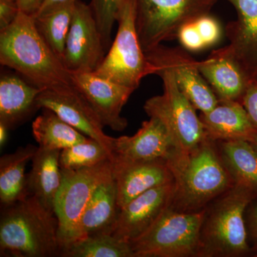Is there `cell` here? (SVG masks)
I'll return each instance as SVG.
<instances>
[{
	"label": "cell",
	"mask_w": 257,
	"mask_h": 257,
	"mask_svg": "<svg viewBox=\"0 0 257 257\" xmlns=\"http://www.w3.org/2000/svg\"><path fill=\"white\" fill-rule=\"evenodd\" d=\"M167 162L175 177V194L170 207L176 211L204 210L234 185L217 144L209 138L190 151L180 150Z\"/></svg>",
	"instance_id": "obj_1"
},
{
	"label": "cell",
	"mask_w": 257,
	"mask_h": 257,
	"mask_svg": "<svg viewBox=\"0 0 257 257\" xmlns=\"http://www.w3.org/2000/svg\"><path fill=\"white\" fill-rule=\"evenodd\" d=\"M0 63L38 87L72 85L71 72L40 35L34 17L20 11L8 28L0 30Z\"/></svg>",
	"instance_id": "obj_2"
},
{
	"label": "cell",
	"mask_w": 257,
	"mask_h": 257,
	"mask_svg": "<svg viewBox=\"0 0 257 257\" xmlns=\"http://www.w3.org/2000/svg\"><path fill=\"white\" fill-rule=\"evenodd\" d=\"M62 256L59 221L33 195L2 207L0 216V256Z\"/></svg>",
	"instance_id": "obj_3"
},
{
	"label": "cell",
	"mask_w": 257,
	"mask_h": 257,
	"mask_svg": "<svg viewBox=\"0 0 257 257\" xmlns=\"http://www.w3.org/2000/svg\"><path fill=\"white\" fill-rule=\"evenodd\" d=\"M256 199L242 184L234 185L205 208L199 234L197 257L257 256V246L251 245L245 213Z\"/></svg>",
	"instance_id": "obj_4"
},
{
	"label": "cell",
	"mask_w": 257,
	"mask_h": 257,
	"mask_svg": "<svg viewBox=\"0 0 257 257\" xmlns=\"http://www.w3.org/2000/svg\"><path fill=\"white\" fill-rule=\"evenodd\" d=\"M137 0H123L116 15L118 30L104 60L94 71L101 77L134 90L144 77L155 74L139 39Z\"/></svg>",
	"instance_id": "obj_5"
},
{
	"label": "cell",
	"mask_w": 257,
	"mask_h": 257,
	"mask_svg": "<svg viewBox=\"0 0 257 257\" xmlns=\"http://www.w3.org/2000/svg\"><path fill=\"white\" fill-rule=\"evenodd\" d=\"M204 210L166 209L150 229L130 242L135 257H197Z\"/></svg>",
	"instance_id": "obj_6"
},
{
	"label": "cell",
	"mask_w": 257,
	"mask_h": 257,
	"mask_svg": "<svg viewBox=\"0 0 257 257\" xmlns=\"http://www.w3.org/2000/svg\"><path fill=\"white\" fill-rule=\"evenodd\" d=\"M217 0H137L136 26L144 52L177 38L179 30L209 15Z\"/></svg>",
	"instance_id": "obj_7"
},
{
	"label": "cell",
	"mask_w": 257,
	"mask_h": 257,
	"mask_svg": "<svg viewBox=\"0 0 257 257\" xmlns=\"http://www.w3.org/2000/svg\"><path fill=\"white\" fill-rule=\"evenodd\" d=\"M155 74L163 81L164 92L145 102V112L165 125L181 150L190 151L207 138L197 109L179 89L170 71L157 69Z\"/></svg>",
	"instance_id": "obj_8"
},
{
	"label": "cell",
	"mask_w": 257,
	"mask_h": 257,
	"mask_svg": "<svg viewBox=\"0 0 257 257\" xmlns=\"http://www.w3.org/2000/svg\"><path fill=\"white\" fill-rule=\"evenodd\" d=\"M62 185L56 198L55 211L58 218L63 254L78 240L79 221L93 192L99 184L112 175V161L80 170H62Z\"/></svg>",
	"instance_id": "obj_9"
},
{
	"label": "cell",
	"mask_w": 257,
	"mask_h": 257,
	"mask_svg": "<svg viewBox=\"0 0 257 257\" xmlns=\"http://www.w3.org/2000/svg\"><path fill=\"white\" fill-rule=\"evenodd\" d=\"M145 54L155 72L162 69L173 74L179 89L197 110L209 112L219 104V99L198 69V61L183 49L160 45Z\"/></svg>",
	"instance_id": "obj_10"
},
{
	"label": "cell",
	"mask_w": 257,
	"mask_h": 257,
	"mask_svg": "<svg viewBox=\"0 0 257 257\" xmlns=\"http://www.w3.org/2000/svg\"><path fill=\"white\" fill-rule=\"evenodd\" d=\"M105 51L90 5L77 0L62 62L70 72H94Z\"/></svg>",
	"instance_id": "obj_11"
},
{
	"label": "cell",
	"mask_w": 257,
	"mask_h": 257,
	"mask_svg": "<svg viewBox=\"0 0 257 257\" xmlns=\"http://www.w3.org/2000/svg\"><path fill=\"white\" fill-rule=\"evenodd\" d=\"M39 109H50L88 138L96 140L111 154L114 138L103 131L104 125L94 109L72 85L45 89L37 99Z\"/></svg>",
	"instance_id": "obj_12"
},
{
	"label": "cell",
	"mask_w": 257,
	"mask_h": 257,
	"mask_svg": "<svg viewBox=\"0 0 257 257\" xmlns=\"http://www.w3.org/2000/svg\"><path fill=\"white\" fill-rule=\"evenodd\" d=\"M71 77L72 86L94 109L104 126L116 132L125 130L127 120L121 113L134 89L94 72H71Z\"/></svg>",
	"instance_id": "obj_13"
},
{
	"label": "cell",
	"mask_w": 257,
	"mask_h": 257,
	"mask_svg": "<svg viewBox=\"0 0 257 257\" xmlns=\"http://www.w3.org/2000/svg\"><path fill=\"white\" fill-rule=\"evenodd\" d=\"M175 182L163 184L140 194L119 209L109 232L130 243L150 229L172 204Z\"/></svg>",
	"instance_id": "obj_14"
},
{
	"label": "cell",
	"mask_w": 257,
	"mask_h": 257,
	"mask_svg": "<svg viewBox=\"0 0 257 257\" xmlns=\"http://www.w3.org/2000/svg\"><path fill=\"white\" fill-rule=\"evenodd\" d=\"M112 172L119 209L147 191L175 181L165 160L134 162L114 157Z\"/></svg>",
	"instance_id": "obj_15"
},
{
	"label": "cell",
	"mask_w": 257,
	"mask_h": 257,
	"mask_svg": "<svg viewBox=\"0 0 257 257\" xmlns=\"http://www.w3.org/2000/svg\"><path fill=\"white\" fill-rule=\"evenodd\" d=\"M165 125L155 117L145 121L133 136L114 138L113 155L126 161L168 160L180 151Z\"/></svg>",
	"instance_id": "obj_16"
},
{
	"label": "cell",
	"mask_w": 257,
	"mask_h": 257,
	"mask_svg": "<svg viewBox=\"0 0 257 257\" xmlns=\"http://www.w3.org/2000/svg\"><path fill=\"white\" fill-rule=\"evenodd\" d=\"M198 69L219 101L241 104L248 86L253 81L226 46L213 51L207 60L198 62Z\"/></svg>",
	"instance_id": "obj_17"
},
{
	"label": "cell",
	"mask_w": 257,
	"mask_h": 257,
	"mask_svg": "<svg viewBox=\"0 0 257 257\" xmlns=\"http://www.w3.org/2000/svg\"><path fill=\"white\" fill-rule=\"evenodd\" d=\"M234 7L237 18L226 25L230 53L248 77L257 79V0H226Z\"/></svg>",
	"instance_id": "obj_18"
},
{
	"label": "cell",
	"mask_w": 257,
	"mask_h": 257,
	"mask_svg": "<svg viewBox=\"0 0 257 257\" xmlns=\"http://www.w3.org/2000/svg\"><path fill=\"white\" fill-rule=\"evenodd\" d=\"M199 118L206 136L212 141H257L256 130L242 104L238 101H219L212 110L201 112Z\"/></svg>",
	"instance_id": "obj_19"
},
{
	"label": "cell",
	"mask_w": 257,
	"mask_h": 257,
	"mask_svg": "<svg viewBox=\"0 0 257 257\" xmlns=\"http://www.w3.org/2000/svg\"><path fill=\"white\" fill-rule=\"evenodd\" d=\"M44 89L15 74H2L0 122L13 130L28 119L39 109L37 99Z\"/></svg>",
	"instance_id": "obj_20"
},
{
	"label": "cell",
	"mask_w": 257,
	"mask_h": 257,
	"mask_svg": "<svg viewBox=\"0 0 257 257\" xmlns=\"http://www.w3.org/2000/svg\"><path fill=\"white\" fill-rule=\"evenodd\" d=\"M60 152L61 150L38 147L28 175L29 194L35 196L45 207L54 212L56 198L62 182Z\"/></svg>",
	"instance_id": "obj_21"
},
{
	"label": "cell",
	"mask_w": 257,
	"mask_h": 257,
	"mask_svg": "<svg viewBox=\"0 0 257 257\" xmlns=\"http://www.w3.org/2000/svg\"><path fill=\"white\" fill-rule=\"evenodd\" d=\"M119 212L116 184L112 174L93 192L79 221L78 240L98 232H109Z\"/></svg>",
	"instance_id": "obj_22"
},
{
	"label": "cell",
	"mask_w": 257,
	"mask_h": 257,
	"mask_svg": "<svg viewBox=\"0 0 257 257\" xmlns=\"http://www.w3.org/2000/svg\"><path fill=\"white\" fill-rule=\"evenodd\" d=\"M38 147L28 145L20 147L13 153L0 158V202L2 207H8L30 195L26 166L32 160Z\"/></svg>",
	"instance_id": "obj_23"
},
{
	"label": "cell",
	"mask_w": 257,
	"mask_h": 257,
	"mask_svg": "<svg viewBox=\"0 0 257 257\" xmlns=\"http://www.w3.org/2000/svg\"><path fill=\"white\" fill-rule=\"evenodd\" d=\"M221 160L234 183L246 187L257 199V149L243 140L216 142Z\"/></svg>",
	"instance_id": "obj_24"
},
{
	"label": "cell",
	"mask_w": 257,
	"mask_h": 257,
	"mask_svg": "<svg viewBox=\"0 0 257 257\" xmlns=\"http://www.w3.org/2000/svg\"><path fill=\"white\" fill-rule=\"evenodd\" d=\"M32 130L38 147L47 150L62 151L89 138L46 108L32 122Z\"/></svg>",
	"instance_id": "obj_25"
},
{
	"label": "cell",
	"mask_w": 257,
	"mask_h": 257,
	"mask_svg": "<svg viewBox=\"0 0 257 257\" xmlns=\"http://www.w3.org/2000/svg\"><path fill=\"white\" fill-rule=\"evenodd\" d=\"M64 257H135L130 243L109 232H98L76 241Z\"/></svg>",
	"instance_id": "obj_26"
},
{
	"label": "cell",
	"mask_w": 257,
	"mask_h": 257,
	"mask_svg": "<svg viewBox=\"0 0 257 257\" xmlns=\"http://www.w3.org/2000/svg\"><path fill=\"white\" fill-rule=\"evenodd\" d=\"M76 2L64 5L40 16H33L37 30L62 62Z\"/></svg>",
	"instance_id": "obj_27"
},
{
	"label": "cell",
	"mask_w": 257,
	"mask_h": 257,
	"mask_svg": "<svg viewBox=\"0 0 257 257\" xmlns=\"http://www.w3.org/2000/svg\"><path fill=\"white\" fill-rule=\"evenodd\" d=\"M114 155L106 147L89 138L85 141L62 150L60 165L62 170H77L112 161Z\"/></svg>",
	"instance_id": "obj_28"
},
{
	"label": "cell",
	"mask_w": 257,
	"mask_h": 257,
	"mask_svg": "<svg viewBox=\"0 0 257 257\" xmlns=\"http://www.w3.org/2000/svg\"><path fill=\"white\" fill-rule=\"evenodd\" d=\"M123 0H92L90 5L104 48L107 50L111 43V32L116 23V15Z\"/></svg>",
	"instance_id": "obj_29"
},
{
	"label": "cell",
	"mask_w": 257,
	"mask_h": 257,
	"mask_svg": "<svg viewBox=\"0 0 257 257\" xmlns=\"http://www.w3.org/2000/svg\"><path fill=\"white\" fill-rule=\"evenodd\" d=\"M194 23L206 47L213 46L219 41L221 29L215 18L209 14L204 15L194 20Z\"/></svg>",
	"instance_id": "obj_30"
},
{
	"label": "cell",
	"mask_w": 257,
	"mask_h": 257,
	"mask_svg": "<svg viewBox=\"0 0 257 257\" xmlns=\"http://www.w3.org/2000/svg\"><path fill=\"white\" fill-rule=\"evenodd\" d=\"M177 38L186 50L197 52L207 48L199 35L194 21L184 25L179 30Z\"/></svg>",
	"instance_id": "obj_31"
},
{
	"label": "cell",
	"mask_w": 257,
	"mask_h": 257,
	"mask_svg": "<svg viewBox=\"0 0 257 257\" xmlns=\"http://www.w3.org/2000/svg\"><path fill=\"white\" fill-rule=\"evenodd\" d=\"M241 104L257 132V79L253 80L248 86Z\"/></svg>",
	"instance_id": "obj_32"
},
{
	"label": "cell",
	"mask_w": 257,
	"mask_h": 257,
	"mask_svg": "<svg viewBox=\"0 0 257 257\" xmlns=\"http://www.w3.org/2000/svg\"><path fill=\"white\" fill-rule=\"evenodd\" d=\"M20 13L16 2L0 0V30L10 26Z\"/></svg>",
	"instance_id": "obj_33"
},
{
	"label": "cell",
	"mask_w": 257,
	"mask_h": 257,
	"mask_svg": "<svg viewBox=\"0 0 257 257\" xmlns=\"http://www.w3.org/2000/svg\"><path fill=\"white\" fill-rule=\"evenodd\" d=\"M245 221L250 243L257 246V199L251 201L246 208Z\"/></svg>",
	"instance_id": "obj_34"
},
{
	"label": "cell",
	"mask_w": 257,
	"mask_h": 257,
	"mask_svg": "<svg viewBox=\"0 0 257 257\" xmlns=\"http://www.w3.org/2000/svg\"><path fill=\"white\" fill-rule=\"evenodd\" d=\"M22 13L34 16L41 8L45 0H15Z\"/></svg>",
	"instance_id": "obj_35"
},
{
	"label": "cell",
	"mask_w": 257,
	"mask_h": 257,
	"mask_svg": "<svg viewBox=\"0 0 257 257\" xmlns=\"http://www.w3.org/2000/svg\"><path fill=\"white\" fill-rule=\"evenodd\" d=\"M77 0H45L41 8L39 10L36 14L34 17L40 16V15L45 14L49 13L56 8H60L64 5L69 4V3H74Z\"/></svg>",
	"instance_id": "obj_36"
},
{
	"label": "cell",
	"mask_w": 257,
	"mask_h": 257,
	"mask_svg": "<svg viewBox=\"0 0 257 257\" xmlns=\"http://www.w3.org/2000/svg\"><path fill=\"white\" fill-rule=\"evenodd\" d=\"M9 128L3 123L0 122V147L3 148L8 141Z\"/></svg>",
	"instance_id": "obj_37"
},
{
	"label": "cell",
	"mask_w": 257,
	"mask_h": 257,
	"mask_svg": "<svg viewBox=\"0 0 257 257\" xmlns=\"http://www.w3.org/2000/svg\"><path fill=\"white\" fill-rule=\"evenodd\" d=\"M253 145H255V147H256V149H257V141L256 142V143H253Z\"/></svg>",
	"instance_id": "obj_38"
},
{
	"label": "cell",
	"mask_w": 257,
	"mask_h": 257,
	"mask_svg": "<svg viewBox=\"0 0 257 257\" xmlns=\"http://www.w3.org/2000/svg\"><path fill=\"white\" fill-rule=\"evenodd\" d=\"M10 1H15V0H10Z\"/></svg>",
	"instance_id": "obj_39"
}]
</instances>
